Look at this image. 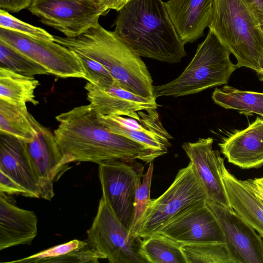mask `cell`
<instances>
[{"label": "cell", "instance_id": "603a6c76", "mask_svg": "<svg viewBox=\"0 0 263 263\" xmlns=\"http://www.w3.org/2000/svg\"><path fill=\"white\" fill-rule=\"evenodd\" d=\"M41 124L28 111L26 105L0 100V133L28 142L38 134Z\"/></svg>", "mask_w": 263, "mask_h": 263}, {"label": "cell", "instance_id": "8992f818", "mask_svg": "<svg viewBox=\"0 0 263 263\" xmlns=\"http://www.w3.org/2000/svg\"><path fill=\"white\" fill-rule=\"evenodd\" d=\"M208 198L204 185L191 162L178 171L166 191L151 202L137 227L136 237L157 233L177 214Z\"/></svg>", "mask_w": 263, "mask_h": 263}, {"label": "cell", "instance_id": "2e32d148", "mask_svg": "<svg viewBox=\"0 0 263 263\" xmlns=\"http://www.w3.org/2000/svg\"><path fill=\"white\" fill-rule=\"evenodd\" d=\"M211 137L184 142L182 147L193 164L206 191L208 199L231 208L221 176L218 151L213 149Z\"/></svg>", "mask_w": 263, "mask_h": 263}, {"label": "cell", "instance_id": "9c48e42d", "mask_svg": "<svg viewBox=\"0 0 263 263\" xmlns=\"http://www.w3.org/2000/svg\"><path fill=\"white\" fill-rule=\"evenodd\" d=\"M143 168L136 161L114 160L99 164L102 196L128 230L133 217L136 181L143 175Z\"/></svg>", "mask_w": 263, "mask_h": 263}, {"label": "cell", "instance_id": "3957f363", "mask_svg": "<svg viewBox=\"0 0 263 263\" xmlns=\"http://www.w3.org/2000/svg\"><path fill=\"white\" fill-rule=\"evenodd\" d=\"M55 42L101 64L116 83L142 97L156 99L153 80L141 57L100 24L73 37L54 35Z\"/></svg>", "mask_w": 263, "mask_h": 263}, {"label": "cell", "instance_id": "30bf717a", "mask_svg": "<svg viewBox=\"0 0 263 263\" xmlns=\"http://www.w3.org/2000/svg\"><path fill=\"white\" fill-rule=\"evenodd\" d=\"M0 40L45 67L49 74L85 79V70L77 53L55 41L38 40L1 28Z\"/></svg>", "mask_w": 263, "mask_h": 263}, {"label": "cell", "instance_id": "9a60e30c", "mask_svg": "<svg viewBox=\"0 0 263 263\" xmlns=\"http://www.w3.org/2000/svg\"><path fill=\"white\" fill-rule=\"evenodd\" d=\"M87 99L97 114L121 116L140 120L139 111L157 109L156 99H148L133 93L117 83L105 87L88 82L85 87Z\"/></svg>", "mask_w": 263, "mask_h": 263}, {"label": "cell", "instance_id": "7c38bea8", "mask_svg": "<svg viewBox=\"0 0 263 263\" xmlns=\"http://www.w3.org/2000/svg\"><path fill=\"white\" fill-rule=\"evenodd\" d=\"M140 120L121 116L102 115L100 123L110 132L138 142L160 156L166 154L172 136L164 127L157 109L140 110Z\"/></svg>", "mask_w": 263, "mask_h": 263}, {"label": "cell", "instance_id": "484cf974", "mask_svg": "<svg viewBox=\"0 0 263 263\" xmlns=\"http://www.w3.org/2000/svg\"><path fill=\"white\" fill-rule=\"evenodd\" d=\"M182 245L159 233L141 238L140 253L147 263H187Z\"/></svg>", "mask_w": 263, "mask_h": 263}, {"label": "cell", "instance_id": "4fadbf2b", "mask_svg": "<svg viewBox=\"0 0 263 263\" xmlns=\"http://www.w3.org/2000/svg\"><path fill=\"white\" fill-rule=\"evenodd\" d=\"M237 263H263L262 237L231 208L207 199Z\"/></svg>", "mask_w": 263, "mask_h": 263}, {"label": "cell", "instance_id": "b9f144b4", "mask_svg": "<svg viewBox=\"0 0 263 263\" xmlns=\"http://www.w3.org/2000/svg\"><path fill=\"white\" fill-rule=\"evenodd\" d=\"M262 28L263 29V27H262Z\"/></svg>", "mask_w": 263, "mask_h": 263}, {"label": "cell", "instance_id": "60d3db41", "mask_svg": "<svg viewBox=\"0 0 263 263\" xmlns=\"http://www.w3.org/2000/svg\"><path fill=\"white\" fill-rule=\"evenodd\" d=\"M262 242H263V238L262 237Z\"/></svg>", "mask_w": 263, "mask_h": 263}, {"label": "cell", "instance_id": "836d02e7", "mask_svg": "<svg viewBox=\"0 0 263 263\" xmlns=\"http://www.w3.org/2000/svg\"><path fill=\"white\" fill-rule=\"evenodd\" d=\"M263 27V0H245Z\"/></svg>", "mask_w": 263, "mask_h": 263}, {"label": "cell", "instance_id": "7bdbcfd3", "mask_svg": "<svg viewBox=\"0 0 263 263\" xmlns=\"http://www.w3.org/2000/svg\"><path fill=\"white\" fill-rule=\"evenodd\" d=\"M262 30H263V29H262Z\"/></svg>", "mask_w": 263, "mask_h": 263}, {"label": "cell", "instance_id": "f1b7e54d", "mask_svg": "<svg viewBox=\"0 0 263 263\" xmlns=\"http://www.w3.org/2000/svg\"><path fill=\"white\" fill-rule=\"evenodd\" d=\"M153 167V162H151L146 172L140 175L136 181L133 217L129 229L131 237H135L138 225L152 201L150 193Z\"/></svg>", "mask_w": 263, "mask_h": 263}, {"label": "cell", "instance_id": "4dcf8cb0", "mask_svg": "<svg viewBox=\"0 0 263 263\" xmlns=\"http://www.w3.org/2000/svg\"><path fill=\"white\" fill-rule=\"evenodd\" d=\"M76 53L83 66L85 80L88 82L101 87L111 85L116 82L108 70L99 62L83 54Z\"/></svg>", "mask_w": 263, "mask_h": 263}, {"label": "cell", "instance_id": "ab89813d", "mask_svg": "<svg viewBox=\"0 0 263 263\" xmlns=\"http://www.w3.org/2000/svg\"><path fill=\"white\" fill-rule=\"evenodd\" d=\"M100 2L101 0H96Z\"/></svg>", "mask_w": 263, "mask_h": 263}, {"label": "cell", "instance_id": "e575fe53", "mask_svg": "<svg viewBox=\"0 0 263 263\" xmlns=\"http://www.w3.org/2000/svg\"><path fill=\"white\" fill-rule=\"evenodd\" d=\"M245 184L250 188L252 192L263 201V187L258 184L254 179L243 180Z\"/></svg>", "mask_w": 263, "mask_h": 263}, {"label": "cell", "instance_id": "d4e9b609", "mask_svg": "<svg viewBox=\"0 0 263 263\" xmlns=\"http://www.w3.org/2000/svg\"><path fill=\"white\" fill-rule=\"evenodd\" d=\"M215 103L225 108L234 109L246 115H259L263 117V92L240 90L224 85L215 88L212 95Z\"/></svg>", "mask_w": 263, "mask_h": 263}, {"label": "cell", "instance_id": "1f68e13d", "mask_svg": "<svg viewBox=\"0 0 263 263\" xmlns=\"http://www.w3.org/2000/svg\"><path fill=\"white\" fill-rule=\"evenodd\" d=\"M0 193L9 195H21L31 197V195L22 186L0 171Z\"/></svg>", "mask_w": 263, "mask_h": 263}, {"label": "cell", "instance_id": "ac0fdd59", "mask_svg": "<svg viewBox=\"0 0 263 263\" xmlns=\"http://www.w3.org/2000/svg\"><path fill=\"white\" fill-rule=\"evenodd\" d=\"M213 0H168L165 7L184 44L201 37L211 18Z\"/></svg>", "mask_w": 263, "mask_h": 263}, {"label": "cell", "instance_id": "8fae6325", "mask_svg": "<svg viewBox=\"0 0 263 263\" xmlns=\"http://www.w3.org/2000/svg\"><path fill=\"white\" fill-rule=\"evenodd\" d=\"M157 233L181 244L226 242L221 226L205 200L180 212Z\"/></svg>", "mask_w": 263, "mask_h": 263}, {"label": "cell", "instance_id": "5bb4252c", "mask_svg": "<svg viewBox=\"0 0 263 263\" xmlns=\"http://www.w3.org/2000/svg\"><path fill=\"white\" fill-rule=\"evenodd\" d=\"M26 149L37 177L40 198L51 200L54 196L53 184L70 167L49 128L42 125L35 138L26 142Z\"/></svg>", "mask_w": 263, "mask_h": 263}, {"label": "cell", "instance_id": "4316f807", "mask_svg": "<svg viewBox=\"0 0 263 263\" xmlns=\"http://www.w3.org/2000/svg\"><path fill=\"white\" fill-rule=\"evenodd\" d=\"M181 249L187 263H237L226 242L185 244Z\"/></svg>", "mask_w": 263, "mask_h": 263}, {"label": "cell", "instance_id": "e0dca14e", "mask_svg": "<svg viewBox=\"0 0 263 263\" xmlns=\"http://www.w3.org/2000/svg\"><path fill=\"white\" fill-rule=\"evenodd\" d=\"M229 162L241 168L263 165V119L257 117L247 127L236 131L218 143Z\"/></svg>", "mask_w": 263, "mask_h": 263}, {"label": "cell", "instance_id": "8d00e7d4", "mask_svg": "<svg viewBox=\"0 0 263 263\" xmlns=\"http://www.w3.org/2000/svg\"><path fill=\"white\" fill-rule=\"evenodd\" d=\"M129 0H114L110 10L119 11Z\"/></svg>", "mask_w": 263, "mask_h": 263}, {"label": "cell", "instance_id": "277c9868", "mask_svg": "<svg viewBox=\"0 0 263 263\" xmlns=\"http://www.w3.org/2000/svg\"><path fill=\"white\" fill-rule=\"evenodd\" d=\"M237 61L259 74L263 69V30L245 0H213L208 27Z\"/></svg>", "mask_w": 263, "mask_h": 263}, {"label": "cell", "instance_id": "d6986e66", "mask_svg": "<svg viewBox=\"0 0 263 263\" xmlns=\"http://www.w3.org/2000/svg\"><path fill=\"white\" fill-rule=\"evenodd\" d=\"M0 171L24 187L32 198H40L39 180L25 141L0 133Z\"/></svg>", "mask_w": 263, "mask_h": 263}, {"label": "cell", "instance_id": "d590c367", "mask_svg": "<svg viewBox=\"0 0 263 263\" xmlns=\"http://www.w3.org/2000/svg\"><path fill=\"white\" fill-rule=\"evenodd\" d=\"M114 0H101L100 4L103 10V15L110 11V8Z\"/></svg>", "mask_w": 263, "mask_h": 263}, {"label": "cell", "instance_id": "83f0119b", "mask_svg": "<svg viewBox=\"0 0 263 263\" xmlns=\"http://www.w3.org/2000/svg\"><path fill=\"white\" fill-rule=\"evenodd\" d=\"M0 67L28 77L49 74L45 67L2 40H0Z\"/></svg>", "mask_w": 263, "mask_h": 263}, {"label": "cell", "instance_id": "cb8c5ba5", "mask_svg": "<svg viewBox=\"0 0 263 263\" xmlns=\"http://www.w3.org/2000/svg\"><path fill=\"white\" fill-rule=\"evenodd\" d=\"M40 85L34 77H28L0 67V100L7 102L26 105L39 104L35 90Z\"/></svg>", "mask_w": 263, "mask_h": 263}, {"label": "cell", "instance_id": "44dd1931", "mask_svg": "<svg viewBox=\"0 0 263 263\" xmlns=\"http://www.w3.org/2000/svg\"><path fill=\"white\" fill-rule=\"evenodd\" d=\"M221 176L231 208L263 238V201L219 160Z\"/></svg>", "mask_w": 263, "mask_h": 263}, {"label": "cell", "instance_id": "7a4b0ae2", "mask_svg": "<svg viewBox=\"0 0 263 263\" xmlns=\"http://www.w3.org/2000/svg\"><path fill=\"white\" fill-rule=\"evenodd\" d=\"M117 12L114 32L139 57L173 64L186 55L161 0H129Z\"/></svg>", "mask_w": 263, "mask_h": 263}, {"label": "cell", "instance_id": "d6a6232c", "mask_svg": "<svg viewBox=\"0 0 263 263\" xmlns=\"http://www.w3.org/2000/svg\"><path fill=\"white\" fill-rule=\"evenodd\" d=\"M31 0H0V8L11 12H18L28 8Z\"/></svg>", "mask_w": 263, "mask_h": 263}, {"label": "cell", "instance_id": "5b68a950", "mask_svg": "<svg viewBox=\"0 0 263 263\" xmlns=\"http://www.w3.org/2000/svg\"><path fill=\"white\" fill-rule=\"evenodd\" d=\"M230 54L209 29L206 37L198 45L193 58L182 73L167 83L154 86V97L185 96L227 85L231 76L238 68L231 61Z\"/></svg>", "mask_w": 263, "mask_h": 263}, {"label": "cell", "instance_id": "52a82bcc", "mask_svg": "<svg viewBox=\"0 0 263 263\" xmlns=\"http://www.w3.org/2000/svg\"><path fill=\"white\" fill-rule=\"evenodd\" d=\"M87 234L90 246L110 263H147L140 253L141 238L129 236L103 196Z\"/></svg>", "mask_w": 263, "mask_h": 263}, {"label": "cell", "instance_id": "ba28073f", "mask_svg": "<svg viewBox=\"0 0 263 263\" xmlns=\"http://www.w3.org/2000/svg\"><path fill=\"white\" fill-rule=\"evenodd\" d=\"M28 9L42 23L67 37L97 26L103 15L100 2L96 0H31Z\"/></svg>", "mask_w": 263, "mask_h": 263}, {"label": "cell", "instance_id": "ffe728a7", "mask_svg": "<svg viewBox=\"0 0 263 263\" xmlns=\"http://www.w3.org/2000/svg\"><path fill=\"white\" fill-rule=\"evenodd\" d=\"M0 196V250L30 245L37 234V218L32 211L18 208Z\"/></svg>", "mask_w": 263, "mask_h": 263}, {"label": "cell", "instance_id": "f35d334b", "mask_svg": "<svg viewBox=\"0 0 263 263\" xmlns=\"http://www.w3.org/2000/svg\"><path fill=\"white\" fill-rule=\"evenodd\" d=\"M258 76L260 80L263 81V69L261 72L259 74H258Z\"/></svg>", "mask_w": 263, "mask_h": 263}, {"label": "cell", "instance_id": "74e56055", "mask_svg": "<svg viewBox=\"0 0 263 263\" xmlns=\"http://www.w3.org/2000/svg\"><path fill=\"white\" fill-rule=\"evenodd\" d=\"M254 180L255 182H256L258 184L263 187V177L259 178H255Z\"/></svg>", "mask_w": 263, "mask_h": 263}, {"label": "cell", "instance_id": "f546056e", "mask_svg": "<svg viewBox=\"0 0 263 263\" xmlns=\"http://www.w3.org/2000/svg\"><path fill=\"white\" fill-rule=\"evenodd\" d=\"M0 28L41 40L54 41V36L45 30L24 22L6 10H0Z\"/></svg>", "mask_w": 263, "mask_h": 263}, {"label": "cell", "instance_id": "6da1fadb", "mask_svg": "<svg viewBox=\"0 0 263 263\" xmlns=\"http://www.w3.org/2000/svg\"><path fill=\"white\" fill-rule=\"evenodd\" d=\"M53 134L67 164L114 160L149 163L160 156L143 145L113 133L99 121L89 104L60 114Z\"/></svg>", "mask_w": 263, "mask_h": 263}, {"label": "cell", "instance_id": "7402d4cb", "mask_svg": "<svg viewBox=\"0 0 263 263\" xmlns=\"http://www.w3.org/2000/svg\"><path fill=\"white\" fill-rule=\"evenodd\" d=\"M106 258L103 253L92 248L87 241L73 239L58 245L25 258L7 263L89 262L98 263Z\"/></svg>", "mask_w": 263, "mask_h": 263}]
</instances>
